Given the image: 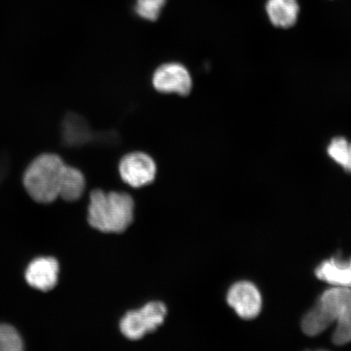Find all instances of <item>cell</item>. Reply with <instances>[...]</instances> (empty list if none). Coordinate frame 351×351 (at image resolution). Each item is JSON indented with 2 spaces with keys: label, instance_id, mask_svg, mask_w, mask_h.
Segmentation results:
<instances>
[{
  "label": "cell",
  "instance_id": "cell-10",
  "mask_svg": "<svg viewBox=\"0 0 351 351\" xmlns=\"http://www.w3.org/2000/svg\"><path fill=\"white\" fill-rule=\"evenodd\" d=\"M266 10L273 25L287 29L295 25L300 5L297 0H267Z\"/></svg>",
  "mask_w": 351,
  "mask_h": 351
},
{
  "label": "cell",
  "instance_id": "cell-1",
  "mask_svg": "<svg viewBox=\"0 0 351 351\" xmlns=\"http://www.w3.org/2000/svg\"><path fill=\"white\" fill-rule=\"evenodd\" d=\"M335 323L333 343L337 346L349 343L351 341L350 288L333 287L324 292L302 319V328L306 335L313 337L326 331Z\"/></svg>",
  "mask_w": 351,
  "mask_h": 351
},
{
  "label": "cell",
  "instance_id": "cell-3",
  "mask_svg": "<svg viewBox=\"0 0 351 351\" xmlns=\"http://www.w3.org/2000/svg\"><path fill=\"white\" fill-rule=\"evenodd\" d=\"M66 165L54 153H43L32 160L23 175L26 191L34 201L51 204L60 195Z\"/></svg>",
  "mask_w": 351,
  "mask_h": 351
},
{
  "label": "cell",
  "instance_id": "cell-8",
  "mask_svg": "<svg viewBox=\"0 0 351 351\" xmlns=\"http://www.w3.org/2000/svg\"><path fill=\"white\" fill-rule=\"evenodd\" d=\"M59 263L52 257L35 258L25 271V280L30 287L38 291H51L58 282Z\"/></svg>",
  "mask_w": 351,
  "mask_h": 351
},
{
  "label": "cell",
  "instance_id": "cell-12",
  "mask_svg": "<svg viewBox=\"0 0 351 351\" xmlns=\"http://www.w3.org/2000/svg\"><path fill=\"white\" fill-rule=\"evenodd\" d=\"M328 156L348 172L351 173V143L344 138H336L328 147Z\"/></svg>",
  "mask_w": 351,
  "mask_h": 351
},
{
  "label": "cell",
  "instance_id": "cell-5",
  "mask_svg": "<svg viewBox=\"0 0 351 351\" xmlns=\"http://www.w3.org/2000/svg\"><path fill=\"white\" fill-rule=\"evenodd\" d=\"M156 165L143 152H132L122 158L119 165L121 177L132 187L149 185L156 178Z\"/></svg>",
  "mask_w": 351,
  "mask_h": 351
},
{
  "label": "cell",
  "instance_id": "cell-13",
  "mask_svg": "<svg viewBox=\"0 0 351 351\" xmlns=\"http://www.w3.org/2000/svg\"><path fill=\"white\" fill-rule=\"evenodd\" d=\"M24 342L19 331L8 324H0V351H20Z\"/></svg>",
  "mask_w": 351,
  "mask_h": 351
},
{
  "label": "cell",
  "instance_id": "cell-7",
  "mask_svg": "<svg viewBox=\"0 0 351 351\" xmlns=\"http://www.w3.org/2000/svg\"><path fill=\"white\" fill-rule=\"evenodd\" d=\"M227 302L237 314L245 319H254L261 311V293L253 284L247 282L232 285L228 293Z\"/></svg>",
  "mask_w": 351,
  "mask_h": 351
},
{
  "label": "cell",
  "instance_id": "cell-6",
  "mask_svg": "<svg viewBox=\"0 0 351 351\" xmlns=\"http://www.w3.org/2000/svg\"><path fill=\"white\" fill-rule=\"evenodd\" d=\"M152 84L161 93L186 96L192 89V79L185 66L168 63L160 65L154 73Z\"/></svg>",
  "mask_w": 351,
  "mask_h": 351
},
{
  "label": "cell",
  "instance_id": "cell-2",
  "mask_svg": "<svg viewBox=\"0 0 351 351\" xmlns=\"http://www.w3.org/2000/svg\"><path fill=\"white\" fill-rule=\"evenodd\" d=\"M134 203L126 193L95 190L90 193L88 222L103 232L120 234L134 221Z\"/></svg>",
  "mask_w": 351,
  "mask_h": 351
},
{
  "label": "cell",
  "instance_id": "cell-9",
  "mask_svg": "<svg viewBox=\"0 0 351 351\" xmlns=\"http://www.w3.org/2000/svg\"><path fill=\"white\" fill-rule=\"evenodd\" d=\"M319 280L335 287L351 288V258H331L324 261L315 270Z\"/></svg>",
  "mask_w": 351,
  "mask_h": 351
},
{
  "label": "cell",
  "instance_id": "cell-4",
  "mask_svg": "<svg viewBox=\"0 0 351 351\" xmlns=\"http://www.w3.org/2000/svg\"><path fill=\"white\" fill-rule=\"evenodd\" d=\"M167 308L160 302H149L138 311H130L121 319L120 328L126 339L137 341L156 331L164 323Z\"/></svg>",
  "mask_w": 351,
  "mask_h": 351
},
{
  "label": "cell",
  "instance_id": "cell-14",
  "mask_svg": "<svg viewBox=\"0 0 351 351\" xmlns=\"http://www.w3.org/2000/svg\"><path fill=\"white\" fill-rule=\"evenodd\" d=\"M165 0H137L136 12L147 21H155L159 17Z\"/></svg>",
  "mask_w": 351,
  "mask_h": 351
},
{
  "label": "cell",
  "instance_id": "cell-11",
  "mask_svg": "<svg viewBox=\"0 0 351 351\" xmlns=\"http://www.w3.org/2000/svg\"><path fill=\"white\" fill-rule=\"evenodd\" d=\"M85 187L84 175L80 170L67 165L60 195L61 199L69 202L76 201L82 197Z\"/></svg>",
  "mask_w": 351,
  "mask_h": 351
}]
</instances>
